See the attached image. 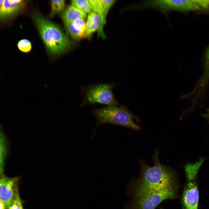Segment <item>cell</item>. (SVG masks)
<instances>
[{"label": "cell", "instance_id": "cell-1", "mask_svg": "<svg viewBox=\"0 0 209 209\" xmlns=\"http://www.w3.org/2000/svg\"><path fill=\"white\" fill-rule=\"evenodd\" d=\"M154 165L150 167L143 160L140 162L138 179L131 181L127 193L132 197L149 192L162 191L178 186L174 172L160 163L156 150L153 156Z\"/></svg>", "mask_w": 209, "mask_h": 209}, {"label": "cell", "instance_id": "cell-2", "mask_svg": "<svg viewBox=\"0 0 209 209\" xmlns=\"http://www.w3.org/2000/svg\"><path fill=\"white\" fill-rule=\"evenodd\" d=\"M33 19L45 44L51 54L60 55L69 50L72 43L58 26L38 14Z\"/></svg>", "mask_w": 209, "mask_h": 209}, {"label": "cell", "instance_id": "cell-3", "mask_svg": "<svg viewBox=\"0 0 209 209\" xmlns=\"http://www.w3.org/2000/svg\"><path fill=\"white\" fill-rule=\"evenodd\" d=\"M93 113L96 117V128L99 125L105 123L119 125L136 130L140 127L134 122L135 119L139 121L138 117L130 111L124 105L108 106L99 109L93 110Z\"/></svg>", "mask_w": 209, "mask_h": 209}, {"label": "cell", "instance_id": "cell-4", "mask_svg": "<svg viewBox=\"0 0 209 209\" xmlns=\"http://www.w3.org/2000/svg\"><path fill=\"white\" fill-rule=\"evenodd\" d=\"M116 85L115 83H104L92 84L83 87L82 89L83 97L81 106L96 103L108 106H118L119 103L112 91Z\"/></svg>", "mask_w": 209, "mask_h": 209}, {"label": "cell", "instance_id": "cell-5", "mask_svg": "<svg viewBox=\"0 0 209 209\" xmlns=\"http://www.w3.org/2000/svg\"><path fill=\"white\" fill-rule=\"evenodd\" d=\"M178 186L165 190L149 192L132 197L125 209H154L163 201L177 197Z\"/></svg>", "mask_w": 209, "mask_h": 209}, {"label": "cell", "instance_id": "cell-6", "mask_svg": "<svg viewBox=\"0 0 209 209\" xmlns=\"http://www.w3.org/2000/svg\"><path fill=\"white\" fill-rule=\"evenodd\" d=\"M145 5L157 8L163 11L176 10L188 11L201 9L195 0H150L146 1Z\"/></svg>", "mask_w": 209, "mask_h": 209}, {"label": "cell", "instance_id": "cell-7", "mask_svg": "<svg viewBox=\"0 0 209 209\" xmlns=\"http://www.w3.org/2000/svg\"><path fill=\"white\" fill-rule=\"evenodd\" d=\"M18 181L17 177L9 178L4 175L0 178V201L5 205L7 209L19 192Z\"/></svg>", "mask_w": 209, "mask_h": 209}, {"label": "cell", "instance_id": "cell-8", "mask_svg": "<svg viewBox=\"0 0 209 209\" xmlns=\"http://www.w3.org/2000/svg\"><path fill=\"white\" fill-rule=\"evenodd\" d=\"M199 194L196 183L188 181L185 186L182 203L184 209H198Z\"/></svg>", "mask_w": 209, "mask_h": 209}, {"label": "cell", "instance_id": "cell-9", "mask_svg": "<svg viewBox=\"0 0 209 209\" xmlns=\"http://www.w3.org/2000/svg\"><path fill=\"white\" fill-rule=\"evenodd\" d=\"M24 5L23 0H3L0 8V21L16 15L22 9Z\"/></svg>", "mask_w": 209, "mask_h": 209}, {"label": "cell", "instance_id": "cell-10", "mask_svg": "<svg viewBox=\"0 0 209 209\" xmlns=\"http://www.w3.org/2000/svg\"><path fill=\"white\" fill-rule=\"evenodd\" d=\"M71 37L75 40L87 38L85 19H80L65 25Z\"/></svg>", "mask_w": 209, "mask_h": 209}, {"label": "cell", "instance_id": "cell-11", "mask_svg": "<svg viewBox=\"0 0 209 209\" xmlns=\"http://www.w3.org/2000/svg\"><path fill=\"white\" fill-rule=\"evenodd\" d=\"M87 17V13L72 5L69 6L66 9L62 16L65 25L77 19H85Z\"/></svg>", "mask_w": 209, "mask_h": 209}, {"label": "cell", "instance_id": "cell-12", "mask_svg": "<svg viewBox=\"0 0 209 209\" xmlns=\"http://www.w3.org/2000/svg\"><path fill=\"white\" fill-rule=\"evenodd\" d=\"M101 23L100 15L93 11L89 14L86 21L87 38H89L92 34L99 29Z\"/></svg>", "mask_w": 209, "mask_h": 209}, {"label": "cell", "instance_id": "cell-13", "mask_svg": "<svg viewBox=\"0 0 209 209\" xmlns=\"http://www.w3.org/2000/svg\"><path fill=\"white\" fill-rule=\"evenodd\" d=\"M89 1L93 11L98 14L101 17V23L100 27L98 30V37H101L103 39H105L106 36L104 31L103 26L106 22V17L105 15L101 1L89 0Z\"/></svg>", "mask_w": 209, "mask_h": 209}, {"label": "cell", "instance_id": "cell-14", "mask_svg": "<svg viewBox=\"0 0 209 209\" xmlns=\"http://www.w3.org/2000/svg\"><path fill=\"white\" fill-rule=\"evenodd\" d=\"M201 158L198 162L194 164L188 163L185 165L186 176L188 181H192L195 178L200 166L204 161Z\"/></svg>", "mask_w": 209, "mask_h": 209}, {"label": "cell", "instance_id": "cell-15", "mask_svg": "<svg viewBox=\"0 0 209 209\" xmlns=\"http://www.w3.org/2000/svg\"><path fill=\"white\" fill-rule=\"evenodd\" d=\"M7 154L6 141L4 135L0 131V178L3 175L5 161Z\"/></svg>", "mask_w": 209, "mask_h": 209}, {"label": "cell", "instance_id": "cell-16", "mask_svg": "<svg viewBox=\"0 0 209 209\" xmlns=\"http://www.w3.org/2000/svg\"><path fill=\"white\" fill-rule=\"evenodd\" d=\"M72 5L77 7L87 14L93 11L89 0H73L71 1Z\"/></svg>", "mask_w": 209, "mask_h": 209}, {"label": "cell", "instance_id": "cell-17", "mask_svg": "<svg viewBox=\"0 0 209 209\" xmlns=\"http://www.w3.org/2000/svg\"><path fill=\"white\" fill-rule=\"evenodd\" d=\"M205 60L204 71L198 86L199 87L204 86L209 78V46L206 53Z\"/></svg>", "mask_w": 209, "mask_h": 209}, {"label": "cell", "instance_id": "cell-18", "mask_svg": "<svg viewBox=\"0 0 209 209\" xmlns=\"http://www.w3.org/2000/svg\"><path fill=\"white\" fill-rule=\"evenodd\" d=\"M65 6V1L64 0L51 1V15H53L61 11L64 9Z\"/></svg>", "mask_w": 209, "mask_h": 209}, {"label": "cell", "instance_id": "cell-19", "mask_svg": "<svg viewBox=\"0 0 209 209\" xmlns=\"http://www.w3.org/2000/svg\"><path fill=\"white\" fill-rule=\"evenodd\" d=\"M17 46L18 48L20 51L24 53L29 52L32 48L30 42L26 39H22L19 41Z\"/></svg>", "mask_w": 209, "mask_h": 209}, {"label": "cell", "instance_id": "cell-20", "mask_svg": "<svg viewBox=\"0 0 209 209\" xmlns=\"http://www.w3.org/2000/svg\"><path fill=\"white\" fill-rule=\"evenodd\" d=\"M8 209H23L19 192L17 194L13 201Z\"/></svg>", "mask_w": 209, "mask_h": 209}, {"label": "cell", "instance_id": "cell-21", "mask_svg": "<svg viewBox=\"0 0 209 209\" xmlns=\"http://www.w3.org/2000/svg\"><path fill=\"white\" fill-rule=\"evenodd\" d=\"M104 10L105 15L106 17L107 14L112 6L114 4L116 0H100Z\"/></svg>", "mask_w": 209, "mask_h": 209}, {"label": "cell", "instance_id": "cell-22", "mask_svg": "<svg viewBox=\"0 0 209 209\" xmlns=\"http://www.w3.org/2000/svg\"><path fill=\"white\" fill-rule=\"evenodd\" d=\"M201 8L209 10V0H195Z\"/></svg>", "mask_w": 209, "mask_h": 209}, {"label": "cell", "instance_id": "cell-23", "mask_svg": "<svg viewBox=\"0 0 209 209\" xmlns=\"http://www.w3.org/2000/svg\"><path fill=\"white\" fill-rule=\"evenodd\" d=\"M201 116L208 120L209 122V109H206V113L204 114H202Z\"/></svg>", "mask_w": 209, "mask_h": 209}, {"label": "cell", "instance_id": "cell-24", "mask_svg": "<svg viewBox=\"0 0 209 209\" xmlns=\"http://www.w3.org/2000/svg\"><path fill=\"white\" fill-rule=\"evenodd\" d=\"M7 208L5 205L1 201H0V209H7Z\"/></svg>", "mask_w": 209, "mask_h": 209}, {"label": "cell", "instance_id": "cell-25", "mask_svg": "<svg viewBox=\"0 0 209 209\" xmlns=\"http://www.w3.org/2000/svg\"><path fill=\"white\" fill-rule=\"evenodd\" d=\"M3 0H0V8L3 3Z\"/></svg>", "mask_w": 209, "mask_h": 209}]
</instances>
